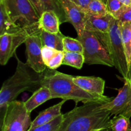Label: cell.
<instances>
[{"label":"cell","instance_id":"cell-1","mask_svg":"<svg viewBox=\"0 0 131 131\" xmlns=\"http://www.w3.org/2000/svg\"><path fill=\"white\" fill-rule=\"evenodd\" d=\"M107 101H92L75 107L64 114L58 131H110V110L104 107Z\"/></svg>","mask_w":131,"mask_h":131},{"label":"cell","instance_id":"cell-2","mask_svg":"<svg viewBox=\"0 0 131 131\" xmlns=\"http://www.w3.org/2000/svg\"><path fill=\"white\" fill-rule=\"evenodd\" d=\"M17 60L15 73L3 82L0 91L1 118L9 103L15 100L18 96L26 91L34 92L42 86L45 71L38 73L22 62L15 55Z\"/></svg>","mask_w":131,"mask_h":131},{"label":"cell","instance_id":"cell-3","mask_svg":"<svg viewBox=\"0 0 131 131\" xmlns=\"http://www.w3.org/2000/svg\"><path fill=\"white\" fill-rule=\"evenodd\" d=\"M74 76L61 73L47 68L45 71L42 86H46L51 91L52 98L74 100L86 104L92 101H110L113 98L98 96L84 91L78 86L73 80Z\"/></svg>","mask_w":131,"mask_h":131},{"label":"cell","instance_id":"cell-4","mask_svg":"<svg viewBox=\"0 0 131 131\" xmlns=\"http://www.w3.org/2000/svg\"><path fill=\"white\" fill-rule=\"evenodd\" d=\"M108 49L114 63V67L124 79L131 78V71L128 66L121 37L120 23L116 19L113 21L107 33L95 32Z\"/></svg>","mask_w":131,"mask_h":131},{"label":"cell","instance_id":"cell-5","mask_svg":"<svg viewBox=\"0 0 131 131\" xmlns=\"http://www.w3.org/2000/svg\"><path fill=\"white\" fill-rule=\"evenodd\" d=\"M83 47L84 63L88 65L100 64L114 67V63L107 46L95 32L84 30L78 36Z\"/></svg>","mask_w":131,"mask_h":131},{"label":"cell","instance_id":"cell-6","mask_svg":"<svg viewBox=\"0 0 131 131\" xmlns=\"http://www.w3.org/2000/svg\"><path fill=\"white\" fill-rule=\"evenodd\" d=\"M30 114L24 101L9 103L1 118V131H28L32 123Z\"/></svg>","mask_w":131,"mask_h":131},{"label":"cell","instance_id":"cell-7","mask_svg":"<svg viewBox=\"0 0 131 131\" xmlns=\"http://www.w3.org/2000/svg\"><path fill=\"white\" fill-rule=\"evenodd\" d=\"M40 29L38 26L34 28L28 33L25 41L26 48V63L33 69L38 73H43L47 67L43 62L42 59V46L40 37Z\"/></svg>","mask_w":131,"mask_h":131},{"label":"cell","instance_id":"cell-8","mask_svg":"<svg viewBox=\"0 0 131 131\" xmlns=\"http://www.w3.org/2000/svg\"><path fill=\"white\" fill-rule=\"evenodd\" d=\"M33 28L23 27L21 30L15 33H6L0 35V64L6 65L14 56L17 49L20 45L24 43L28 33Z\"/></svg>","mask_w":131,"mask_h":131},{"label":"cell","instance_id":"cell-9","mask_svg":"<svg viewBox=\"0 0 131 131\" xmlns=\"http://www.w3.org/2000/svg\"><path fill=\"white\" fill-rule=\"evenodd\" d=\"M8 4L12 17L15 23L22 21L24 27L28 28L38 26L40 17L29 0H8Z\"/></svg>","mask_w":131,"mask_h":131},{"label":"cell","instance_id":"cell-10","mask_svg":"<svg viewBox=\"0 0 131 131\" xmlns=\"http://www.w3.org/2000/svg\"><path fill=\"white\" fill-rule=\"evenodd\" d=\"M104 107L110 110L111 115L131 117V78L124 79V84L118 90V94L111 101L104 104Z\"/></svg>","mask_w":131,"mask_h":131},{"label":"cell","instance_id":"cell-11","mask_svg":"<svg viewBox=\"0 0 131 131\" xmlns=\"http://www.w3.org/2000/svg\"><path fill=\"white\" fill-rule=\"evenodd\" d=\"M59 1L65 12L67 22L72 24L78 36H80L85 30L86 12L72 0H59Z\"/></svg>","mask_w":131,"mask_h":131},{"label":"cell","instance_id":"cell-12","mask_svg":"<svg viewBox=\"0 0 131 131\" xmlns=\"http://www.w3.org/2000/svg\"><path fill=\"white\" fill-rule=\"evenodd\" d=\"M115 18L108 13L104 15L87 14L85 30L99 33H107Z\"/></svg>","mask_w":131,"mask_h":131},{"label":"cell","instance_id":"cell-13","mask_svg":"<svg viewBox=\"0 0 131 131\" xmlns=\"http://www.w3.org/2000/svg\"><path fill=\"white\" fill-rule=\"evenodd\" d=\"M23 26L17 24L12 17L8 0H0V35L6 33H15Z\"/></svg>","mask_w":131,"mask_h":131},{"label":"cell","instance_id":"cell-14","mask_svg":"<svg viewBox=\"0 0 131 131\" xmlns=\"http://www.w3.org/2000/svg\"><path fill=\"white\" fill-rule=\"evenodd\" d=\"M74 82L84 91L93 95L104 96L105 80L96 77L77 76L73 77Z\"/></svg>","mask_w":131,"mask_h":131},{"label":"cell","instance_id":"cell-15","mask_svg":"<svg viewBox=\"0 0 131 131\" xmlns=\"http://www.w3.org/2000/svg\"><path fill=\"white\" fill-rule=\"evenodd\" d=\"M67 100H63L58 104L47 108L46 110L41 112L33 121H32L30 128H35L38 126L43 125L49 123L55 118L61 115V107ZM29 128V129H30Z\"/></svg>","mask_w":131,"mask_h":131},{"label":"cell","instance_id":"cell-16","mask_svg":"<svg viewBox=\"0 0 131 131\" xmlns=\"http://www.w3.org/2000/svg\"><path fill=\"white\" fill-rule=\"evenodd\" d=\"M61 21L57 14L52 10H45L38 21V28L52 33L60 32Z\"/></svg>","mask_w":131,"mask_h":131},{"label":"cell","instance_id":"cell-17","mask_svg":"<svg viewBox=\"0 0 131 131\" xmlns=\"http://www.w3.org/2000/svg\"><path fill=\"white\" fill-rule=\"evenodd\" d=\"M52 98V94L49 89L46 86H42L35 91L28 100L24 101V104L28 111L31 113L41 104Z\"/></svg>","mask_w":131,"mask_h":131},{"label":"cell","instance_id":"cell-18","mask_svg":"<svg viewBox=\"0 0 131 131\" xmlns=\"http://www.w3.org/2000/svg\"><path fill=\"white\" fill-rule=\"evenodd\" d=\"M42 55L43 62L49 69L56 70L62 65L64 57L63 51L43 46Z\"/></svg>","mask_w":131,"mask_h":131},{"label":"cell","instance_id":"cell-19","mask_svg":"<svg viewBox=\"0 0 131 131\" xmlns=\"http://www.w3.org/2000/svg\"><path fill=\"white\" fill-rule=\"evenodd\" d=\"M40 37L43 46H47L59 51H64L63 41L65 35L61 32L52 33L40 30Z\"/></svg>","mask_w":131,"mask_h":131},{"label":"cell","instance_id":"cell-20","mask_svg":"<svg viewBox=\"0 0 131 131\" xmlns=\"http://www.w3.org/2000/svg\"><path fill=\"white\" fill-rule=\"evenodd\" d=\"M120 29L122 40L126 55L128 66L131 71V23H120Z\"/></svg>","mask_w":131,"mask_h":131},{"label":"cell","instance_id":"cell-21","mask_svg":"<svg viewBox=\"0 0 131 131\" xmlns=\"http://www.w3.org/2000/svg\"><path fill=\"white\" fill-rule=\"evenodd\" d=\"M63 54L64 57L62 65L69 66L78 69L83 68V64L84 63L83 53L63 51Z\"/></svg>","mask_w":131,"mask_h":131},{"label":"cell","instance_id":"cell-22","mask_svg":"<svg viewBox=\"0 0 131 131\" xmlns=\"http://www.w3.org/2000/svg\"><path fill=\"white\" fill-rule=\"evenodd\" d=\"M110 131H131L130 118L122 115L115 116L110 120Z\"/></svg>","mask_w":131,"mask_h":131},{"label":"cell","instance_id":"cell-23","mask_svg":"<svg viewBox=\"0 0 131 131\" xmlns=\"http://www.w3.org/2000/svg\"><path fill=\"white\" fill-rule=\"evenodd\" d=\"M45 10H52L54 12L60 19L61 23L67 22L65 12L63 10L59 0H40Z\"/></svg>","mask_w":131,"mask_h":131},{"label":"cell","instance_id":"cell-24","mask_svg":"<svg viewBox=\"0 0 131 131\" xmlns=\"http://www.w3.org/2000/svg\"><path fill=\"white\" fill-rule=\"evenodd\" d=\"M86 13L93 15H104L109 12L107 5L102 0H92L86 9Z\"/></svg>","mask_w":131,"mask_h":131},{"label":"cell","instance_id":"cell-25","mask_svg":"<svg viewBox=\"0 0 131 131\" xmlns=\"http://www.w3.org/2000/svg\"><path fill=\"white\" fill-rule=\"evenodd\" d=\"M63 41L64 51L83 53V45L79 39L65 36Z\"/></svg>","mask_w":131,"mask_h":131},{"label":"cell","instance_id":"cell-26","mask_svg":"<svg viewBox=\"0 0 131 131\" xmlns=\"http://www.w3.org/2000/svg\"><path fill=\"white\" fill-rule=\"evenodd\" d=\"M64 114L59 116L47 124L30 128L28 131H58L61 123L63 119Z\"/></svg>","mask_w":131,"mask_h":131},{"label":"cell","instance_id":"cell-27","mask_svg":"<svg viewBox=\"0 0 131 131\" xmlns=\"http://www.w3.org/2000/svg\"><path fill=\"white\" fill-rule=\"evenodd\" d=\"M113 17L121 24L131 23V5H124Z\"/></svg>","mask_w":131,"mask_h":131},{"label":"cell","instance_id":"cell-28","mask_svg":"<svg viewBox=\"0 0 131 131\" xmlns=\"http://www.w3.org/2000/svg\"><path fill=\"white\" fill-rule=\"evenodd\" d=\"M106 5L108 12L113 16L124 5L118 0H106Z\"/></svg>","mask_w":131,"mask_h":131},{"label":"cell","instance_id":"cell-29","mask_svg":"<svg viewBox=\"0 0 131 131\" xmlns=\"http://www.w3.org/2000/svg\"><path fill=\"white\" fill-rule=\"evenodd\" d=\"M33 6H34L36 12L38 14V16L40 17L42 13L44 12V8H43V6H42V3L40 1V0H29Z\"/></svg>","mask_w":131,"mask_h":131},{"label":"cell","instance_id":"cell-30","mask_svg":"<svg viewBox=\"0 0 131 131\" xmlns=\"http://www.w3.org/2000/svg\"><path fill=\"white\" fill-rule=\"evenodd\" d=\"M72 1H74L75 3L79 5V6H81L82 8H83L86 12L87 8H88V5H89L90 3L91 2L92 0H72Z\"/></svg>","mask_w":131,"mask_h":131},{"label":"cell","instance_id":"cell-31","mask_svg":"<svg viewBox=\"0 0 131 131\" xmlns=\"http://www.w3.org/2000/svg\"><path fill=\"white\" fill-rule=\"evenodd\" d=\"M124 5H131V0H118Z\"/></svg>","mask_w":131,"mask_h":131}]
</instances>
